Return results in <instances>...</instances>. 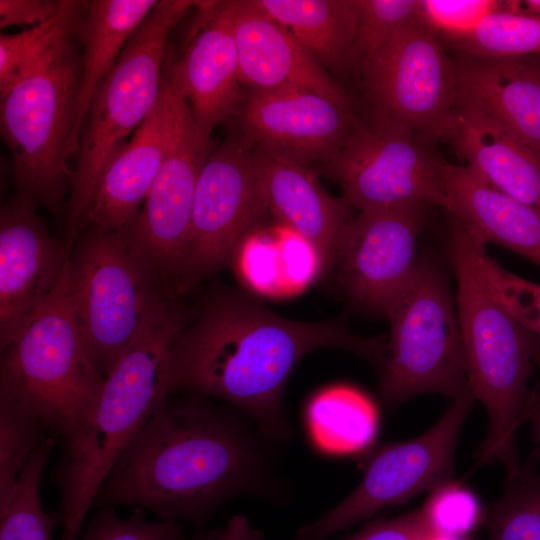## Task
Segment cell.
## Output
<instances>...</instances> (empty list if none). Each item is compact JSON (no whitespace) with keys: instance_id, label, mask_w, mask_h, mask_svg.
I'll return each instance as SVG.
<instances>
[{"instance_id":"cell-28","label":"cell","mask_w":540,"mask_h":540,"mask_svg":"<svg viewBox=\"0 0 540 540\" xmlns=\"http://www.w3.org/2000/svg\"><path fill=\"white\" fill-rule=\"evenodd\" d=\"M86 5L87 1L62 0L60 11L49 21L16 34H1L0 98L52 63L75 36Z\"/></svg>"},{"instance_id":"cell-11","label":"cell","mask_w":540,"mask_h":540,"mask_svg":"<svg viewBox=\"0 0 540 540\" xmlns=\"http://www.w3.org/2000/svg\"><path fill=\"white\" fill-rule=\"evenodd\" d=\"M267 211L254 146L236 129L213 147L200 171L175 291L187 292L222 269Z\"/></svg>"},{"instance_id":"cell-7","label":"cell","mask_w":540,"mask_h":540,"mask_svg":"<svg viewBox=\"0 0 540 540\" xmlns=\"http://www.w3.org/2000/svg\"><path fill=\"white\" fill-rule=\"evenodd\" d=\"M104 379L78 327L65 266L55 290L1 350L0 391L23 402L63 440L79 426Z\"/></svg>"},{"instance_id":"cell-19","label":"cell","mask_w":540,"mask_h":540,"mask_svg":"<svg viewBox=\"0 0 540 540\" xmlns=\"http://www.w3.org/2000/svg\"><path fill=\"white\" fill-rule=\"evenodd\" d=\"M188 107L164 66L159 100L104 170L86 226L118 231L137 217Z\"/></svg>"},{"instance_id":"cell-32","label":"cell","mask_w":540,"mask_h":540,"mask_svg":"<svg viewBox=\"0 0 540 540\" xmlns=\"http://www.w3.org/2000/svg\"><path fill=\"white\" fill-rule=\"evenodd\" d=\"M461 54L490 57H540V15L504 8L485 17L465 37L449 43Z\"/></svg>"},{"instance_id":"cell-42","label":"cell","mask_w":540,"mask_h":540,"mask_svg":"<svg viewBox=\"0 0 540 540\" xmlns=\"http://www.w3.org/2000/svg\"><path fill=\"white\" fill-rule=\"evenodd\" d=\"M264 534L254 528L244 515L231 516L225 525L209 531H195L183 540H261Z\"/></svg>"},{"instance_id":"cell-26","label":"cell","mask_w":540,"mask_h":540,"mask_svg":"<svg viewBox=\"0 0 540 540\" xmlns=\"http://www.w3.org/2000/svg\"><path fill=\"white\" fill-rule=\"evenodd\" d=\"M282 25L330 74L351 70L355 13L351 0H248Z\"/></svg>"},{"instance_id":"cell-37","label":"cell","mask_w":540,"mask_h":540,"mask_svg":"<svg viewBox=\"0 0 540 540\" xmlns=\"http://www.w3.org/2000/svg\"><path fill=\"white\" fill-rule=\"evenodd\" d=\"M504 0H419V18L442 40L454 42L473 32Z\"/></svg>"},{"instance_id":"cell-17","label":"cell","mask_w":540,"mask_h":540,"mask_svg":"<svg viewBox=\"0 0 540 540\" xmlns=\"http://www.w3.org/2000/svg\"><path fill=\"white\" fill-rule=\"evenodd\" d=\"M16 194L0 211V349L31 321L60 283L68 251L37 213Z\"/></svg>"},{"instance_id":"cell-33","label":"cell","mask_w":540,"mask_h":540,"mask_svg":"<svg viewBox=\"0 0 540 540\" xmlns=\"http://www.w3.org/2000/svg\"><path fill=\"white\" fill-rule=\"evenodd\" d=\"M355 40L351 70L361 67L407 24L418 18L419 0H351Z\"/></svg>"},{"instance_id":"cell-30","label":"cell","mask_w":540,"mask_h":540,"mask_svg":"<svg viewBox=\"0 0 540 540\" xmlns=\"http://www.w3.org/2000/svg\"><path fill=\"white\" fill-rule=\"evenodd\" d=\"M56 445L49 436L33 452L22 469L11 501L0 514V540H53L56 527H63L59 512H47L40 499L44 469Z\"/></svg>"},{"instance_id":"cell-31","label":"cell","mask_w":540,"mask_h":540,"mask_svg":"<svg viewBox=\"0 0 540 540\" xmlns=\"http://www.w3.org/2000/svg\"><path fill=\"white\" fill-rule=\"evenodd\" d=\"M51 436L23 402L0 391V514L7 509L30 456Z\"/></svg>"},{"instance_id":"cell-45","label":"cell","mask_w":540,"mask_h":540,"mask_svg":"<svg viewBox=\"0 0 540 540\" xmlns=\"http://www.w3.org/2000/svg\"><path fill=\"white\" fill-rule=\"evenodd\" d=\"M432 540H460V539L448 538V537H436Z\"/></svg>"},{"instance_id":"cell-10","label":"cell","mask_w":540,"mask_h":540,"mask_svg":"<svg viewBox=\"0 0 540 540\" xmlns=\"http://www.w3.org/2000/svg\"><path fill=\"white\" fill-rule=\"evenodd\" d=\"M359 73L365 121L411 130L433 144L447 141L456 118L453 58L419 16Z\"/></svg>"},{"instance_id":"cell-20","label":"cell","mask_w":540,"mask_h":540,"mask_svg":"<svg viewBox=\"0 0 540 540\" xmlns=\"http://www.w3.org/2000/svg\"><path fill=\"white\" fill-rule=\"evenodd\" d=\"M456 109L473 110L540 153V57L453 58Z\"/></svg>"},{"instance_id":"cell-41","label":"cell","mask_w":540,"mask_h":540,"mask_svg":"<svg viewBox=\"0 0 540 540\" xmlns=\"http://www.w3.org/2000/svg\"><path fill=\"white\" fill-rule=\"evenodd\" d=\"M61 6L62 0H0V27L41 25L52 19Z\"/></svg>"},{"instance_id":"cell-6","label":"cell","mask_w":540,"mask_h":540,"mask_svg":"<svg viewBox=\"0 0 540 540\" xmlns=\"http://www.w3.org/2000/svg\"><path fill=\"white\" fill-rule=\"evenodd\" d=\"M69 295L89 356L106 377L173 297L118 231L86 226L68 253Z\"/></svg>"},{"instance_id":"cell-5","label":"cell","mask_w":540,"mask_h":540,"mask_svg":"<svg viewBox=\"0 0 540 540\" xmlns=\"http://www.w3.org/2000/svg\"><path fill=\"white\" fill-rule=\"evenodd\" d=\"M197 1L160 0L137 27L99 85L81 134L65 205L68 252L86 226L100 179L112 158L156 106L169 37Z\"/></svg>"},{"instance_id":"cell-39","label":"cell","mask_w":540,"mask_h":540,"mask_svg":"<svg viewBox=\"0 0 540 540\" xmlns=\"http://www.w3.org/2000/svg\"><path fill=\"white\" fill-rule=\"evenodd\" d=\"M280 253L284 295L302 291L325 268L318 248L298 232L281 225L274 231Z\"/></svg>"},{"instance_id":"cell-22","label":"cell","mask_w":540,"mask_h":540,"mask_svg":"<svg viewBox=\"0 0 540 540\" xmlns=\"http://www.w3.org/2000/svg\"><path fill=\"white\" fill-rule=\"evenodd\" d=\"M254 159L263 183L268 208L281 225L311 241L325 267L333 265L343 228L353 207L343 196L326 192L316 173L277 155L254 147Z\"/></svg>"},{"instance_id":"cell-12","label":"cell","mask_w":540,"mask_h":540,"mask_svg":"<svg viewBox=\"0 0 540 540\" xmlns=\"http://www.w3.org/2000/svg\"><path fill=\"white\" fill-rule=\"evenodd\" d=\"M474 401L468 386L428 431L378 448L367 461L359 485L320 518L300 527L295 540H326L382 509L454 480L458 438Z\"/></svg>"},{"instance_id":"cell-36","label":"cell","mask_w":540,"mask_h":540,"mask_svg":"<svg viewBox=\"0 0 540 540\" xmlns=\"http://www.w3.org/2000/svg\"><path fill=\"white\" fill-rule=\"evenodd\" d=\"M182 523L148 521L144 509L119 517L113 507L100 508L83 529L79 540H183Z\"/></svg>"},{"instance_id":"cell-24","label":"cell","mask_w":540,"mask_h":540,"mask_svg":"<svg viewBox=\"0 0 540 540\" xmlns=\"http://www.w3.org/2000/svg\"><path fill=\"white\" fill-rule=\"evenodd\" d=\"M447 142L462 164L540 213V153L469 109H456Z\"/></svg>"},{"instance_id":"cell-40","label":"cell","mask_w":540,"mask_h":540,"mask_svg":"<svg viewBox=\"0 0 540 540\" xmlns=\"http://www.w3.org/2000/svg\"><path fill=\"white\" fill-rule=\"evenodd\" d=\"M436 538L422 506L391 519L366 523L356 533L342 540H432Z\"/></svg>"},{"instance_id":"cell-35","label":"cell","mask_w":540,"mask_h":540,"mask_svg":"<svg viewBox=\"0 0 540 540\" xmlns=\"http://www.w3.org/2000/svg\"><path fill=\"white\" fill-rule=\"evenodd\" d=\"M234 268L251 290L261 295H284L280 253L275 233L255 229L235 248Z\"/></svg>"},{"instance_id":"cell-23","label":"cell","mask_w":540,"mask_h":540,"mask_svg":"<svg viewBox=\"0 0 540 540\" xmlns=\"http://www.w3.org/2000/svg\"><path fill=\"white\" fill-rule=\"evenodd\" d=\"M445 210L487 244L496 243L540 267V213L500 191L467 165L444 164Z\"/></svg>"},{"instance_id":"cell-27","label":"cell","mask_w":540,"mask_h":540,"mask_svg":"<svg viewBox=\"0 0 540 540\" xmlns=\"http://www.w3.org/2000/svg\"><path fill=\"white\" fill-rule=\"evenodd\" d=\"M306 421L318 449L334 455H349L372 446L378 433L379 413L371 398L361 390L334 385L311 398Z\"/></svg>"},{"instance_id":"cell-2","label":"cell","mask_w":540,"mask_h":540,"mask_svg":"<svg viewBox=\"0 0 540 540\" xmlns=\"http://www.w3.org/2000/svg\"><path fill=\"white\" fill-rule=\"evenodd\" d=\"M319 348L353 352L381 369L387 338L356 335L336 320L286 319L243 293L219 289L173 343L168 394L220 400L284 443L292 434L283 410L286 383L302 357Z\"/></svg>"},{"instance_id":"cell-14","label":"cell","mask_w":540,"mask_h":540,"mask_svg":"<svg viewBox=\"0 0 540 540\" xmlns=\"http://www.w3.org/2000/svg\"><path fill=\"white\" fill-rule=\"evenodd\" d=\"M212 149L211 133L197 125L188 107L139 214L118 230L170 293L184 259L200 171Z\"/></svg>"},{"instance_id":"cell-4","label":"cell","mask_w":540,"mask_h":540,"mask_svg":"<svg viewBox=\"0 0 540 540\" xmlns=\"http://www.w3.org/2000/svg\"><path fill=\"white\" fill-rule=\"evenodd\" d=\"M189 310L168 298L104 382L75 431L62 440L51 479L60 492L61 540H79L105 477L168 397L173 343Z\"/></svg>"},{"instance_id":"cell-9","label":"cell","mask_w":540,"mask_h":540,"mask_svg":"<svg viewBox=\"0 0 540 540\" xmlns=\"http://www.w3.org/2000/svg\"><path fill=\"white\" fill-rule=\"evenodd\" d=\"M386 318L390 333L378 386L386 408L427 393L454 400L467 390L455 297L437 262L419 258L410 286Z\"/></svg>"},{"instance_id":"cell-21","label":"cell","mask_w":540,"mask_h":540,"mask_svg":"<svg viewBox=\"0 0 540 540\" xmlns=\"http://www.w3.org/2000/svg\"><path fill=\"white\" fill-rule=\"evenodd\" d=\"M228 5L241 84L252 89L301 88L353 107L348 93L282 25L248 0Z\"/></svg>"},{"instance_id":"cell-1","label":"cell","mask_w":540,"mask_h":540,"mask_svg":"<svg viewBox=\"0 0 540 540\" xmlns=\"http://www.w3.org/2000/svg\"><path fill=\"white\" fill-rule=\"evenodd\" d=\"M273 444L228 404L168 397L107 474L92 509L133 506L203 530L233 498L285 496Z\"/></svg>"},{"instance_id":"cell-43","label":"cell","mask_w":540,"mask_h":540,"mask_svg":"<svg viewBox=\"0 0 540 540\" xmlns=\"http://www.w3.org/2000/svg\"><path fill=\"white\" fill-rule=\"evenodd\" d=\"M529 419L532 422L534 439L538 443L539 450H540V395H537V398H536V401L533 406Z\"/></svg>"},{"instance_id":"cell-8","label":"cell","mask_w":540,"mask_h":540,"mask_svg":"<svg viewBox=\"0 0 540 540\" xmlns=\"http://www.w3.org/2000/svg\"><path fill=\"white\" fill-rule=\"evenodd\" d=\"M78 48L71 39L45 69L0 98V128L13 166L17 194L53 214L65 212L72 171L68 150L81 78Z\"/></svg>"},{"instance_id":"cell-38","label":"cell","mask_w":540,"mask_h":540,"mask_svg":"<svg viewBox=\"0 0 540 540\" xmlns=\"http://www.w3.org/2000/svg\"><path fill=\"white\" fill-rule=\"evenodd\" d=\"M484 265L504 306L522 326L540 338V285L507 271L488 253Z\"/></svg>"},{"instance_id":"cell-18","label":"cell","mask_w":540,"mask_h":540,"mask_svg":"<svg viewBox=\"0 0 540 540\" xmlns=\"http://www.w3.org/2000/svg\"><path fill=\"white\" fill-rule=\"evenodd\" d=\"M180 57L168 44L164 66L204 131L232 122L242 97L238 52L228 1H202Z\"/></svg>"},{"instance_id":"cell-25","label":"cell","mask_w":540,"mask_h":540,"mask_svg":"<svg viewBox=\"0 0 540 540\" xmlns=\"http://www.w3.org/2000/svg\"><path fill=\"white\" fill-rule=\"evenodd\" d=\"M158 0H93L75 32L83 47L77 116L68 156L77 154L84 121L99 85L109 74L131 35Z\"/></svg>"},{"instance_id":"cell-44","label":"cell","mask_w":540,"mask_h":540,"mask_svg":"<svg viewBox=\"0 0 540 540\" xmlns=\"http://www.w3.org/2000/svg\"><path fill=\"white\" fill-rule=\"evenodd\" d=\"M516 9L520 13L540 15V0H516Z\"/></svg>"},{"instance_id":"cell-3","label":"cell","mask_w":540,"mask_h":540,"mask_svg":"<svg viewBox=\"0 0 540 540\" xmlns=\"http://www.w3.org/2000/svg\"><path fill=\"white\" fill-rule=\"evenodd\" d=\"M449 216L447 243L457 280L455 302L468 384L488 417L476 467L497 460L509 475L521 466L516 433L537 398L528 382L540 364V338L512 316L493 289L484 265L486 243Z\"/></svg>"},{"instance_id":"cell-29","label":"cell","mask_w":540,"mask_h":540,"mask_svg":"<svg viewBox=\"0 0 540 540\" xmlns=\"http://www.w3.org/2000/svg\"><path fill=\"white\" fill-rule=\"evenodd\" d=\"M539 455L507 475L503 494L485 509L487 540H540Z\"/></svg>"},{"instance_id":"cell-13","label":"cell","mask_w":540,"mask_h":540,"mask_svg":"<svg viewBox=\"0 0 540 540\" xmlns=\"http://www.w3.org/2000/svg\"><path fill=\"white\" fill-rule=\"evenodd\" d=\"M433 143L411 130L361 122L319 171L335 181L359 211L412 205L445 208L442 161Z\"/></svg>"},{"instance_id":"cell-16","label":"cell","mask_w":540,"mask_h":540,"mask_svg":"<svg viewBox=\"0 0 540 540\" xmlns=\"http://www.w3.org/2000/svg\"><path fill=\"white\" fill-rule=\"evenodd\" d=\"M254 147L310 167L331 160L361 122L353 107L301 88L252 89L233 120Z\"/></svg>"},{"instance_id":"cell-34","label":"cell","mask_w":540,"mask_h":540,"mask_svg":"<svg viewBox=\"0 0 540 540\" xmlns=\"http://www.w3.org/2000/svg\"><path fill=\"white\" fill-rule=\"evenodd\" d=\"M421 506L435 537L464 540L484 522L477 495L454 480L431 492Z\"/></svg>"},{"instance_id":"cell-15","label":"cell","mask_w":540,"mask_h":540,"mask_svg":"<svg viewBox=\"0 0 540 540\" xmlns=\"http://www.w3.org/2000/svg\"><path fill=\"white\" fill-rule=\"evenodd\" d=\"M428 206L360 211L340 235L333 265L349 302L387 317L410 286Z\"/></svg>"}]
</instances>
